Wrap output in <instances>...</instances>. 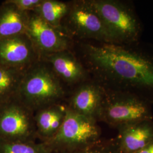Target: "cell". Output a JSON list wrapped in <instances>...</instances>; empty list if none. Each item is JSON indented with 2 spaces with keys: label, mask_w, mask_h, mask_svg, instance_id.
I'll return each mask as SVG.
<instances>
[{
  "label": "cell",
  "mask_w": 153,
  "mask_h": 153,
  "mask_svg": "<svg viewBox=\"0 0 153 153\" xmlns=\"http://www.w3.org/2000/svg\"><path fill=\"white\" fill-rule=\"evenodd\" d=\"M82 61L105 88L137 94L153 104V55L138 44L81 43Z\"/></svg>",
  "instance_id": "6da1fadb"
},
{
  "label": "cell",
  "mask_w": 153,
  "mask_h": 153,
  "mask_svg": "<svg viewBox=\"0 0 153 153\" xmlns=\"http://www.w3.org/2000/svg\"><path fill=\"white\" fill-rule=\"evenodd\" d=\"M28 12L22 11L8 0L0 5V40L25 33Z\"/></svg>",
  "instance_id": "5bb4252c"
},
{
  "label": "cell",
  "mask_w": 153,
  "mask_h": 153,
  "mask_svg": "<svg viewBox=\"0 0 153 153\" xmlns=\"http://www.w3.org/2000/svg\"><path fill=\"white\" fill-rule=\"evenodd\" d=\"M26 33L40 57L42 55L71 49L73 40L53 27L34 11L28 12Z\"/></svg>",
  "instance_id": "ba28073f"
},
{
  "label": "cell",
  "mask_w": 153,
  "mask_h": 153,
  "mask_svg": "<svg viewBox=\"0 0 153 153\" xmlns=\"http://www.w3.org/2000/svg\"><path fill=\"white\" fill-rule=\"evenodd\" d=\"M10 3L16 6L17 8L22 11H34L38 6L42 0H8Z\"/></svg>",
  "instance_id": "d6986e66"
},
{
  "label": "cell",
  "mask_w": 153,
  "mask_h": 153,
  "mask_svg": "<svg viewBox=\"0 0 153 153\" xmlns=\"http://www.w3.org/2000/svg\"><path fill=\"white\" fill-rule=\"evenodd\" d=\"M40 60V55L26 33L0 40V64L26 69Z\"/></svg>",
  "instance_id": "8fae6325"
},
{
  "label": "cell",
  "mask_w": 153,
  "mask_h": 153,
  "mask_svg": "<svg viewBox=\"0 0 153 153\" xmlns=\"http://www.w3.org/2000/svg\"><path fill=\"white\" fill-rule=\"evenodd\" d=\"M118 44H138L142 25L131 3L121 0H91Z\"/></svg>",
  "instance_id": "8992f818"
},
{
  "label": "cell",
  "mask_w": 153,
  "mask_h": 153,
  "mask_svg": "<svg viewBox=\"0 0 153 153\" xmlns=\"http://www.w3.org/2000/svg\"><path fill=\"white\" fill-rule=\"evenodd\" d=\"M33 115L16 97L0 104V140L35 141L38 136Z\"/></svg>",
  "instance_id": "52a82bcc"
},
{
  "label": "cell",
  "mask_w": 153,
  "mask_h": 153,
  "mask_svg": "<svg viewBox=\"0 0 153 153\" xmlns=\"http://www.w3.org/2000/svg\"><path fill=\"white\" fill-rule=\"evenodd\" d=\"M62 153H120L115 140H103L81 150Z\"/></svg>",
  "instance_id": "ac0fdd59"
},
{
  "label": "cell",
  "mask_w": 153,
  "mask_h": 153,
  "mask_svg": "<svg viewBox=\"0 0 153 153\" xmlns=\"http://www.w3.org/2000/svg\"><path fill=\"white\" fill-rule=\"evenodd\" d=\"M69 7V1L42 0L40 4L33 11L51 26L62 33L61 23L68 11Z\"/></svg>",
  "instance_id": "2e32d148"
},
{
  "label": "cell",
  "mask_w": 153,
  "mask_h": 153,
  "mask_svg": "<svg viewBox=\"0 0 153 153\" xmlns=\"http://www.w3.org/2000/svg\"><path fill=\"white\" fill-rule=\"evenodd\" d=\"M101 140V129L97 122L76 114L66 106L60 129L54 137L44 142L53 153H62L83 149Z\"/></svg>",
  "instance_id": "5b68a950"
},
{
  "label": "cell",
  "mask_w": 153,
  "mask_h": 153,
  "mask_svg": "<svg viewBox=\"0 0 153 153\" xmlns=\"http://www.w3.org/2000/svg\"><path fill=\"white\" fill-rule=\"evenodd\" d=\"M40 60L50 66L65 86L75 88L91 78L82 61L71 49L42 55Z\"/></svg>",
  "instance_id": "30bf717a"
},
{
  "label": "cell",
  "mask_w": 153,
  "mask_h": 153,
  "mask_svg": "<svg viewBox=\"0 0 153 153\" xmlns=\"http://www.w3.org/2000/svg\"><path fill=\"white\" fill-rule=\"evenodd\" d=\"M62 31L68 37L99 43L118 44L107 27L91 0L69 1V7L61 23Z\"/></svg>",
  "instance_id": "3957f363"
},
{
  "label": "cell",
  "mask_w": 153,
  "mask_h": 153,
  "mask_svg": "<svg viewBox=\"0 0 153 153\" xmlns=\"http://www.w3.org/2000/svg\"><path fill=\"white\" fill-rule=\"evenodd\" d=\"M116 129L115 142L120 153H136L153 140V120L126 124Z\"/></svg>",
  "instance_id": "7c38bea8"
},
{
  "label": "cell",
  "mask_w": 153,
  "mask_h": 153,
  "mask_svg": "<svg viewBox=\"0 0 153 153\" xmlns=\"http://www.w3.org/2000/svg\"><path fill=\"white\" fill-rule=\"evenodd\" d=\"M136 153H153V140Z\"/></svg>",
  "instance_id": "ffe728a7"
},
{
  "label": "cell",
  "mask_w": 153,
  "mask_h": 153,
  "mask_svg": "<svg viewBox=\"0 0 153 153\" xmlns=\"http://www.w3.org/2000/svg\"><path fill=\"white\" fill-rule=\"evenodd\" d=\"M153 120V104L134 93L105 88L99 121L117 128L126 124Z\"/></svg>",
  "instance_id": "277c9868"
},
{
  "label": "cell",
  "mask_w": 153,
  "mask_h": 153,
  "mask_svg": "<svg viewBox=\"0 0 153 153\" xmlns=\"http://www.w3.org/2000/svg\"><path fill=\"white\" fill-rule=\"evenodd\" d=\"M105 91V88L91 77L74 88L66 105L76 114L98 123Z\"/></svg>",
  "instance_id": "9c48e42d"
},
{
  "label": "cell",
  "mask_w": 153,
  "mask_h": 153,
  "mask_svg": "<svg viewBox=\"0 0 153 153\" xmlns=\"http://www.w3.org/2000/svg\"><path fill=\"white\" fill-rule=\"evenodd\" d=\"M66 105H51L39 109L34 113V121L37 136L43 142H46L54 137L60 129L66 115Z\"/></svg>",
  "instance_id": "4fadbf2b"
},
{
  "label": "cell",
  "mask_w": 153,
  "mask_h": 153,
  "mask_svg": "<svg viewBox=\"0 0 153 153\" xmlns=\"http://www.w3.org/2000/svg\"><path fill=\"white\" fill-rule=\"evenodd\" d=\"M65 86L50 66L40 60L26 69L16 98L34 114L66 98Z\"/></svg>",
  "instance_id": "7a4b0ae2"
},
{
  "label": "cell",
  "mask_w": 153,
  "mask_h": 153,
  "mask_svg": "<svg viewBox=\"0 0 153 153\" xmlns=\"http://www.w3.org/2000/svg\"><path fill=\"white\" fill-rule=\"evenodd\" d=\"M26 69L0 64V104L16 97Z\"/></svg>",
  "instance_id": "9a60e30c"
},
{
  "label": "cell",
  "mask_w": 153,
  "mask_h": 153,
  "mask_svg": "<svg viewBox=\"0 0 153 153\" xmlns=\"http://www.w3.org/2000/svg\"><path fill=\"white\" fill-rule=\"evenodd\" d=\"M0 153H53L44 142H9L0 140Z\"/></svg>",
  "instance_id": "e0dca14e"
}]
</instances>
